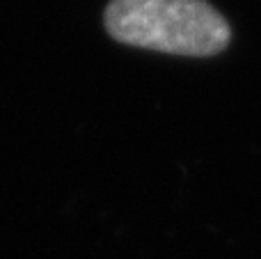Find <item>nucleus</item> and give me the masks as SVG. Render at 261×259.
I'll return each mask as SVG.
<instances>
[{
  "label": "nucleus",
  "instance_id": "1",
  "mask_svg": "<svg viewBox=\"0 0 261 259\" xmlns=\"http://www.w3.org/2000/svg\"><path fill=\"white\" fill-rule=\"evenodd\" d=\"M106 30L122 44L193 58L220 53L231 37L206 0H110Z\"/></svg>",
  "mask_w": 261,
  "mask_h": 259
}]
</instances>
